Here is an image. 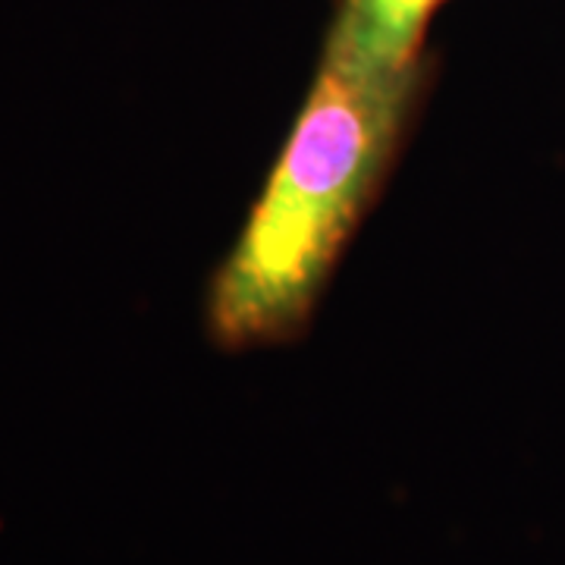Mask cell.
Masks as SVG:
<instances>
[{
	"instance_id": "2",
	"label": "cell",
	"mask_w": 565,
	"mask_h": 565,
	"mask_svg": "<svg viewBox=\"0 0 565 565\" xmlns=\"http://www.w3.org/2000/svg\"><path fill=\"white\" fill-rule=\"evenodd\" d=\"M444 0H340L321 61L362 73H396L427 61L424 35Z\"/></svg>"
},
{
	"instance_id": "1",
	"label": "cell",
	"mask_w": 565,
	"mask_h": 565,
	"mask_svg": "<svg viewBox=\"0 0 565 565\" xmlns=\"http://www.w3.org/2000/svg\"><path fill=\"white\" fill-rule=\"evenodd\" d=\"M430 63L362 73L321 61L280 158L207 289V333L243 352L302 333L345 243L377 202Z\"/></svg>"
}]
</instances>
